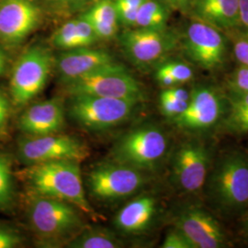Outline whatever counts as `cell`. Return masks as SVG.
<instances>
[{
	"instance_id": "6da1fadb",
	"label": "cell",
	"mask_w": 248,
	"mask_h": 248,
	"mask_svg": "<svg viewBox=\"0 0 248 248\" xmlns=\"http://www.w3.org/2000/svg\"><path fill=\"white\" fill-rule=\"evenodd\" d=\"M26 177L36 194L66 202L93 218L98 216L85 195L78 162L61 160L31 165Z\"/></svg>"
},
{
	"instance_id": "7a4b0ae2",
	"label": "cell",
	"mask_w": 248,
	"mask_h": 248,
	"mask_svg": "<svg viewBox=\"0 0 248 248\" xmlns=\"http://www.w3.org/2000/svg\"><path fill=\"white\" fill-rule=\"evenodd\" d=\"M79 212L66 202L35 194L29 206V220L41 243H68L85 228Z\"/></svg>"
},
{
	"instance_id": "3957f363",
	"label": "cell",
	"mask_w": 248,
	"mask_h": 248,
	"mask_svg": "<svg viewBox=\"0 0 248 248\" xmlns=\"http://www.w3.org/2000/svg\"><path fill=\"white\" fill-rule=\"evenodd\" d=\"M209 195L220 209L235 213L248 207V157L231 152L216 164L208 182Z\"/></svg>"
},
{
	"instance_id": "277c9868",
	"label": "cell",
	"mask_w": 248,
	"mask_h": 248,
	"mask_svg": "<svg viewBox=\"0 0 248 248\" xmlns=\"http://www.w3.org/2000/svg\"><path fill=\"white\" fill-rule=\"evenodd\" d=\"M70 96L87 95L142 101L144 96L140 83L120 62H116L78 78L62 82Z\"/></svg>"
},
{
	"instance_id": "5b68a950",
	"label": "cell",
	"mask_w": 248,
	"mask_h": 248,
	"mask_svg": "<svg viewBox=\"0 0 248 248\" xmlns=\"http://www.w3.org/2000/svg\"><path fill=\"white\" fill-rule=\"evenodd\" d=\"M68 113L90 131H106L127 121L140 101L96 96H70Z\"/></svg>"
},
{
	"instance_id": "8992f818",
	"label": "cell",
	"mask_w": 248,
	"mask_h": 248,
	"mask_svg": "<svg viewBox=\"0 0 248 248\" xmlns=\"http://www.w3.org/2000/svg\"><path fill=\"white\" fill-rule=\"evenodd\" d=\"M53 63L52 53L42 45L31 46L21 54L10 79V95L16 106L26 105L43 91Z\"/></svg>"
},
{
	"instance_id": "52a82bcc",
	"label": "cell",
	"mask_w": 248,
	"mask_h": 248,
	"mask_svg": "<svg viewBox=\"0 0 248 248\" xmlns=\"http://www.w3.org/2000/svg\"><path fill=\"white\" fill-rule=\"evenodd\" d=\"M169 140L155 126H142L126 133L112 150L113 160L139 170L154 169L164 158Z\"/></svg>"
},
{
	"instance_id": "ba28073f",
	"label": "cell",
	"mask_w": 248,
	"mask_h": 248,
	"mask_svg": "<svg viewBox=\"0 0 248 248\" xmlns=\"http://www.w3.org/2000/svg\"><path fill=\"white\" fill-rule=\"evenodd\" d=\"M87 182L95 198L114 201L130 197L140 190L145 183V176L142 170L112 160L91 169Z\"/></svg>"
},
{
	"instance_id": "9c48e42d",
	"label": "cell",
	"mask_w": 248,
	"mask_h": 248,
	"mask_svg": "<svg viewBox=\"0 0 248 248\" xmlns=\"http://www.w3.org/2000/svg\"><path fill=\"white\" fill-rule=\"evenodd\" d=\"M88 155L87 146L78 139L68 135H28L18 141V158L28 166L61 160L80 163Z\"/></svg>"
},
{
	"instance_id": "30bf717a",
	"label": "cell",
	"mask_w": 248,
	"mask_h": 248,
	"mask_svg": "<svg viewBox=\"0 0 248 248\" xmlns=\"http://www.w3.org/2000/svg\"><path fill=\"white\" fill-rule=\"evenodd\" d=\"M176 37L165 30L128 28L120 36V45L135 65L148 66L158 62L176 46Z\"/></svg>"
},
{
	"instance_id": "8fae6325",
	"label": "cell",
	"mask_w": 248,
	"mask_h": 248,
	"mask_svg": "<svg viewBox=\"0 0 248 248\" xmlns=\"http://www.w3.org/2000/svg\"><path fill=\"white\" fill-rule=\"evenodd\" d=\"M227 109L225 99L212 87L198 86L190 92L188 104L184 112L174 118L183 130L205 132L218 124Z\"/></svg>"
},
{
	"instance_id": "7c38bea8",
	"label": "cell",
	"mask_w": 248,
	"mask_h": 248,
	"mask_svg": "<svg viewBox=\"0 0 248 248\" xmlns=\"http://www.w3.org/2000/svg\"><path fill=\"white\" fill-rule=\"evenodd\" d=\"M42 16L36 0H0V42L21 44L39 27Z\"/></svg>"
},
{
	"instance_id": "4fadbf2b",
	"label": "cell",
	"mask_w": 248,
	"mask_h": 248,
	"mask_svg": "<svg viewBox=\"0 0 248 248\" xmlns=\"http://www.w3.org/2000/svg\"><path fill=\"white\" fill-rule=\"evenodd\" d=\"M184 47L187 56L202 67L213 70L222 65L226 44L218 29L202 21H194L186 28Z\"/></svg>"
},
{
	"instance_id": "5bb4252c",
	"label": "cell",
	"mask_w": 248,
	"mask_h": 248,
	"mask_svg": "<svg viewBox=\"0 0 248 248\" xmlns=\"http://www.w3.org/2000/svg\"><path fill=\"white\" fill-rule=\"evenodd\" d=\"M210 154L202 142L188 141L180 145L174 158L173 171L177 185L188 193L201 190L208 179Z\"/></svg>"
},
{
	"instance_id": "9a60e30c",
	"label": "cell",
	"mask_w": 248,
	"mask_h": 248,
	"mask_svg": "<svg viewBox=\"0 0 248 248\" xmlns=\"http://www.w3.org/2000/svg\"><path fill=\"white\" fill-rule=\"evenodd\" d=\"M176 228L186 237L191 248L226 247V235L221 225L201 208L188 207L183 210L177 216Z\"/></svg>"
},
{
	"instance_id": "2e32d148",
	"label": "cell",
	"mask_w": 248,
	"mask_h": 248,
	"mask_svg": "<svg viewBox=\"0 0 248 248\" xmlns=\"http://www.w3.org/2000/svg\"><path fill=\"white\" fill-rule=\"evenodd\" d=\"M116 62L115 58L106 50L82 47L61 53L56 59V68L62 83Z\"/></svg>"
},
{
	"instance_id": "e0dca14e",
	"label": "cell",
	"mask_w": 248,
	"mask_h": 248,
	"mask_svg": "<svg viewBox=\"0 0 248 248\" xmlns=\"http://www.w3.org/2000/svg\"><path fill=\"white\" fill-rule=\"evenodd\" d=\"M64 124L62 102L53 98L29 107L20 117L19 128L30 136L59 133Z\"/></svg>"
},
{
	"instance_id": "ac0fdd59",
	"label": "cell",
	"mask_w": 248,
	"mask_h": 248,
	"mask_svg": "<svg viewBox=\"0 0 248 248\" xmlns=\"http://www.w3.org/2000/svg\"><path fill=\"white\" fill-rule=\"evenodd\" d=\"M190 8L201 21L227 30L240 23L239 0H191Z\"/></svg>"
},
{
	"instance_id": "d6986e66",
	"label": "cell",
	"mask_w": 248,
	"mask_h": 248,
	"mask_svg": "<svg viewBox=\"0 0 248 248\" xmlns=\"http://www.w3.org/2000/svg\"><path fill=\"white\" fill-rule=\"evenodd\" d=\"M156 213V202L150 196L139 197L116 214L114 224L125 233H138L150 226Z\"/></svg>"
},
{
	"instance_id": "ffe728a7",
	"label": "cell",
	"mask_w": 248,
	"mask_h": 248,
	"mask_svg": "<svg viewBox=\"0 0 248 248\" xmlns=\"http://www.w3.org/2000/svg\"><path fill=\"white\" fill-rule=\"evenodd\" d=\"M82 16L92 25L98 40H111L119 31L114 0H98Z\"/></svg>"
},
{
	"instance_id": "44dd1931",
	"label": "cell",
	"mask_w": 248,
	"mask_h": 248,
	"mask_svg": "<svg viewBox=\"0 0 248 248\" xmlns=\"http://www.w3.org/2000/svg\"><path fill=\"white\" fill-rule=\"evenodd\" d=\"M70 248H118L121 241L110 231L101 227L84 228L67 243Z\"/></svg>"
},
{
	"instance_id": "7402d4cb",
	"label": "cell",
	"mask_w": 248,
	"mask_h": 248,
	"mask_svg": "<svg viewBox=\"0 0 248 248\" xmlns=\"http://www.w3.org/2000/svg\"><path fill=\"white\" fill-rule=\"evenodd\" d=\"M169 15V7L165 1L145 0L138 10L134 27L165 30Z\"/></svg>"
},
{
	"instance_id": "603a6c76",
	"label": "cell",
	"mask_w": 248,
	"mask_h": 248,
	"mask_svg": "<svg viewBox=\"0 0 248 248\" xmlns=\"http://www.w3.org/2000/svg\"><path fill=\"white\" fill-rule=\"evenodd\" d=\"M226 127L231 132H248V92H232L228 101Z\"/></svg>"
},
{
	"instance_id": "cb8c5ba5",
	"label": "cell",
	"mask_w": 248,
	"mask_h": 248,
	"mask_svg": "<svg viewBox=\"0 0 248 248\" xmlns=\"http://www.w3.org/2000/svg\"><path fill=\"white\" fill-rule=\"evenodd\" d=\"M155 78L161 86L168 89L189 81L193 78V71L184 62H167L157 68Z\"/></svg>"
},
{
	"instance_id": "d4e9b609",
	"label": "cell",
	"mask_w": 248,
	"mask_h": 248,
	"mask_svg": "<svg viewBox=\"0 0 248 248\" xmlns=\"http://www.w3.org/2000/svg\"><path fill=\"white\" fill-rule=\"evenodd\" d=\"M14 183L12 165L9 157L0 154V208L9 206L13 201Z\"/></svg>"
},
{
	"instance_id": "484cf974",
	"label": "cell",
	"mask_w": 248,
	"mask_h": 248,
	"mask_svg": "<svg viewBox=\"0 0 248 248\" xmlns=\"http://www.w3.org/2000/svg\"><path fill=\"white\" fill-rule=\"evenodd\" d=\"M52 44L57 49L67 51L80 48L76 19H71L59 27L52 37Z\"/></svg>"
},
{
	"instance_id": "4316f807",
	"label": "cell",
	"mask_w": 248,
	"mask_h": 248,
	"mask_svg": "<svg viewBox=\"0 0 248 248\" xmlns=\"http://www.w3.org/2000/svg\"><path fill=\"white\" fill-rule=\"evenodd\" d=\"M145 0H114L120 24L126 28L135 25L138 10Z\"/></svg>"
},
{
	"instance_id": "83f0119b",
	"label": "cell",
	"mask_w": 248,
	"mask_h": 248,
	"mask_svg": "<svg viewBox=\"0 0 248 248\" xmlns=\"http://www.w3.org/2000/svg\"><path fill=\"white\" fill-rule=\"evenodd\" d=\"M160 108L163 114L174 119L185 111L188 101H182L172 97L165 89L160 95Z\"/></svg>"
},
{
	"instance_id": "f1b7e54d",
	"label": "cell",
	"mask_w": 248,
	"mask_h": 248,
	"mask_svg": "<svg viewBox=\"0 0 248 248\" xmlns=\"http://www.w3.org/2000/svg\"><path fill=\"white\" fill-rule=\"evenodd\" d=\"M75 19L80 48L89 47L90 45L95 44L98 39L92 25L83 16Z\"/></svg>"
},
{
	"instance_id": "f546056e",
	"label": "cell",
	"mask_w": 248,
	"mask_h": 248,
	"mask_svg": "<svg viewBox=\"0 0 248 248\" xmlns=\"http://www.w3.org/2000/svg\"><path fill=\"white\" fill-rule=\"evenodd\" d=\"M231 89L232 92H248V67H240L231 77Z\"/></svg>"
},
{
	"instance_id": "4dcf8cb0",
	"label": "cell",
	"mask_w": 248,
	"mask_h": 248,
	"mask_svg": "<svg viewBox=\"0 0 248 248\" xmlns=\"http://www.w3.org/2000/svg\"><path fill=\"white\" fill-rule=\"evenodd\" d=\"M10 101L7 94L0 90V138H3L8 133Z\"/></svg>"
},
{
	"instance_id": "1f68e13d",
	"label": "cell",
	"mask_w": 248,
	"mask_h": 248,
	"mask_svg": "<svg viewBox=\"0 0 248 248\" xmlns=\"http://www.w3.org/2000/svg\"><path fill=\"white\" fill-rule=\"evenodd\" d=\"M161 247L163 248H191L186 237L177 228L169 232Z\"/></svg>"
},
{
	"instance_id": "d6a6232c",
	"label": "cell",
	"mask_w": 248,
	"mask_h": 248,
	"mask_svg": "<svg viewBox=\"0 0 248 248\" xmlns=\"http://www.w3.org/2000/svg\"><path fill=\"white\" fill-rule=\"evenodd\" d=\"M92 0H48L54 9L62 12H74L82 9Z\"/></svg>"
},
{
	"instance_id": "836d02e7",
	"label": "cell",
	"mask_w": 248,
	"mask_h": 248,
	"mask_svg": "<svg viewBox=\"0 0 248 248\" xmlns=\"http://www.w3.org/2000/svg\"><path fill=\"white\" fill-rule=\"evenodd\" d=\"M21 244V237L15 231L0 227V248H17Z\"/></svg>"
},
{
	"instance_id": "e575fe53",
	"label": "cell",
	"mask_w": 248,
	"mask_h": 248,
	"mask_svg": "<svg viewBox=\"0 0 248 248\" xmlns=\"http://www.w3.org/2000/svg\"><path fill=\"white\" fill-rule=\"evenodd\" d=\"M234 55L237 61L248 67V40H239L234 45Z\"/></svg>"
},
{
	"instance_id": "d590c367",
	"label": "cell",
	"mask_w": 248,
	"mask_h": 248,
	"mask_svg": "<svg viewBox=\"0 0 248 248\" xmlns=\"http://www.w3.org/2000/svg\"><path fill=\"white\" fill-rule=\"evenodd\" d=\"M239 19L248 36V0H239Z\"/></svg>"
},
{
	"instance_id": "8d00e7d4",
	"label": "cell",
	"mask_w": 248,
	"mask_h": 248,
	"mask_svg": "<svg viewBox=\"0 0 248 248\" xmlns=\"http://www.w3.org/2000/svg\"><path fill=\"white\" fill-rule=\"evenodd\" d=\"M165 2L174 9L185 11L188 8H190L191 0H165Z\"/></svg>"
},
{
	"instance_id": "74e56055",
	"label": "cell",
	"mask_w": 248,
	"mask_h": 248,
	"mask_svg": "<svg viewBox=\"0 0 248 248\" xmlns=\"http://www.w3.org/2000/svg\"><path fill=\"white\" fill-rule=\"evenodd\" d=\"M8 66V58L6 53L0 48V76L3 75Z\"/></svg>"
},
{
	"instance_id": "f35d334b",
	"label": "cell",
	"mask_w": 248,
	"mask_h": 248,
	"mask_svg": "<svg viewBox=\"0 0 248 248\" xmlns=\"http://www.w3.org/2000/svg\"><path fill=\"white\" fill-rule=\"evenodd\" d=\"M242 226H243V231L246 233V235L248 236V211L245 213V216L243 218V222H242Z\"/></svg>"
}]
</instances>
